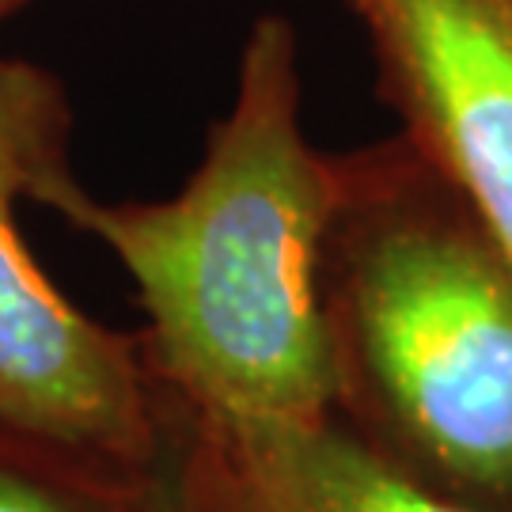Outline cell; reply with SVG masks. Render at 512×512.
Instances as JSON below:
<instances>
[{"label":"cell","mask_w":512,"mask_h":512,"mask_svg":"<svg viewBox=\"0 0 512 512\" xmlns=\"http://www.w3.org/2000/svg\"><path fill=\"white\" fill-rule=\"evenodd\" d=\"M349 171L300 126L296 35L262 16L239 57L232 110L194 179L167 202L107 205L57 156L35 202L95 236L133 277L152 357L209 437L330 418L342 365L323 266Z\"/></svg>","instance_id":"1"},{"label":"cell","mask_w":512,"mask_h":512,"mask_svg":"<svg viewBox=\"0 0 512 512\" xmlns=\"http://www.w3.org/2000/svg\"><path fill=\"white\" fill-rule=\"evenodd\" d=\"M342 387L361 380L391 433L459 494L512 497V266L459 202L406 171H349L334 224Z\"/></svg>","instance_id":"2"},{"label":"cell","mask_w":512,"mask_h":512,"mask_svg":"<svg viewBox=\"0 0 512 512\" xmlns=\"http://www.w3.org/2000/svg\"><path fill=\"white\" fill-rule=\"evenodd\" d=\"M69 107L50 73L0 57V437L103 478L160 467V421L126 338L92 323L38 270L16 202L65 156Z\"/></svg>","instance_id":"3"},{"label":"cell","mask_w":512,"mask_h":512,"mask_svg":"<svg viewBox=\"0 0 512 512\" xmlns=\"http://www.w3.org/2000/svg\"><path fill=\"white\" fill-rule=\"evenodd\" d=\"M425 167L512 266V0H353Z\"/></svg>","instance_id":"4"},{"label":"cell","mask_w":512,"mask_h":512,"mask_svg":"<svg viewBox=\"0 0 512 512\" xmlns=\"http://www.w3.org/2000/svg\"><path fill=\"white\" fill-rule=\"evenodd\" d=\"M190 482L202 512H490L440 494L334 418L243 437L198 429Z\"/></svg>","instance_id":"5"},{"label":"cell","mask_w":512,"mask_h":512,"mask_svg":"<svg viewBox=\"0 0 512 512\" xmlns=\"http://www.w3.org/2000/svg\"><path fill=\"white\" fill-rule=\"evenodd\" d=\"M110 490H126V482L80 471L23 444L0 452V512H107Z\"/></svg>","instance_id":"6"},{"label":"cell","mask_w":512,"mask_h":512,"mask_svg":"<svg viewBox=\"0 0 512 512\" xmlns=\"http://www.w3.org/2000/svg\"><path fill=\"white\" fill-rule=\"evenodd\" d=\"M145 512H202L190 482V459L186 463H164L156 467V475L148 482Z\"/></svg>","instance_id":"7"},{"label":"cell","mask_w":512,"mask_h":512,"mask_svg":"<svg viewBox=\"0 0 512 512\" xmlns=\"http://www.w3.org/2000/svg\"><path fill=\"white\" fill-rule=\"evenodd\" d=\"M19 4H23V0H0V19L8 16V12H16Z\"/></svg>","instance_id":"8"}]
</instances>
